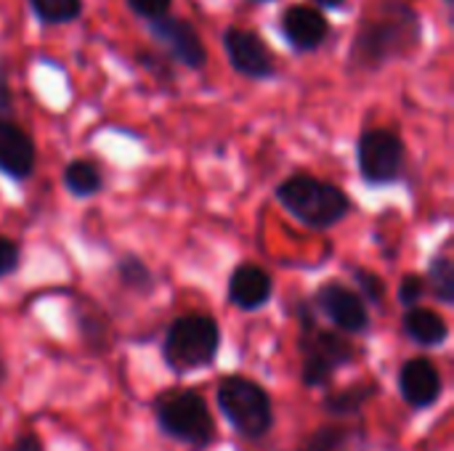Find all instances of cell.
Listing matches in <instances>:
<instances>
[{"mask_svg":"<svg viewBox=\"0 0 454 451\" xmlns=\"http://www.w3.org/2000/svg\"><path fill=\"white\" fill-rule=\"evenodd\" d=\"M420 40L418 13L407 3H386L380 16L362 21L351 64L364 69H378L391 58L407 56Z\"/></svg>","mask_w":454,"mask_h":451,"instance_id":"1","label":"cell"},{"mask_svg":"<svg viewBox=\"0 0 454 451\" xmlns=\"http://www.w3.org/2000/svg\"><path fill=\"white\" fill-rule=\"evenodd\" d=\"M152 412L157 428L176 444L194 451H205L215 444V417L197 388H165L154 396Z\"/></svg>","mask_w":454,"mask_h":451,"instance_id":"2","label":"cell"},{"mask_svg":"<svg viewBox=\"0 0 454 451\" xmlns=\"http://www.w3.org/2000/svg\"><path fill=\"white\" fill-rule=\"evenodd\" d=\"M215 407L229 428L250 444L263 441L274 428V404L269 391L245 375L221 377L215 385Z\"/></svg>","mask_w":454,"mask_h":451,"instance_id":"3","label":"cell"},{"mask_svg":"<svg viewBox=\"0 0 454 451\" xmlns=\"http://www.w3.org/2000/svg\"><path fill=\"white\" fill-rule=\"evenodd\" d=\"M221 351V327L207 314H186L170 322L162 340V362L178 377L207 369Z\"/></svg>","mask_w":454,"mask_h":451,"instance_id":"4","label":"cell"},{"mask_svg":"<svg viewBox=\"0 0 454 451\" xmlns=\"http://www.w3.org/2000/svg\"><path fill=\"white\" fill-rule=\"evenodd\" d=\"M277 199L295 221L311 229H330L340 223L351 210V202L343 194V189L314 175L287 178L285 183H279Z\"/></svg>","mask_w":454,"mask_h":451,"instance_id":"5","label":"cell"},{"mask_svg":"<svg viewBox=\"0 0 454 451\" xmlns=\"http://www.w3.org/2000/svg\"><path fill=\"white\" fill-rule=\"evenodd\" d=\"M301 383L306 388H327L338 369L356 359L346 335L325 330L306 311L301 316Z\"/></svg>","mask_w":454,"mask_h":451,"instance_id":"6","label":"cell"},{"mask_svg":"<svg viewBox=\"0 0 454 451\" xmlns=\"http://www.w3.org/2000/svg\"><path fill=\"white\" fill-rule=\"evenodd\" d=\"M359 170L367 183H394L404 170V144L388 128L364 130L359 138Z\"/></svg>","mask_w":454,"mask_h":451,"instance_id":"7","label":"cell"},{"mask_svg":"<svg viewBox=\"0 0 454 451\" xmlns=\"http://www.w3.org/2000/svg\"><path fill=\"white\" fill-rule=\"evenodd\" d=\"M314 303H317L319 314L346 335H362L370 330V311H367L364 298L340 282L322 284L317 290Z\"/></svg>","mask_w":454,"mask_h":451,"instance_id":"8","label":"cell"},{"mask_svg":"<svg viewBox=\"0 0 454 451\" xmlns=\"http://www.w3.org/2000/svg\"><path fill=\"white\" fill-rule=\"evenodd\" d=\"M223 48L226 56L231 61V66L253 80H269L277 74L274 66V56L266 48V43L253 32V29H242V27H229L223 32Z\"/></svg>","mask_w":454,"mask_h":451,"instance_id":"9","label":"cell"},{"mask_svg":"<svg viewBox=\"0 0 454 451\" xmlns=\"http://www.w3.org/2000/svg\"><path fill=\"white\" fill-rule=\"evenodd\" d=\"M399 393L410 409L415 412L431 409L434 404H439L444 393V377L431 359L426 356L407 359L399 369Z\"/></svg>","mask_w":454,"mask_h":451,"instance_id":"10","label":"cell"},{"mask_svg":"<svg viewBox=\"0 0 454 451\" xmlns=\"http://www.w3.org/2000/svg\"><path fill=\"white\" fill-rule=\"evenodd\" d=\"M152 35L170 51L173 58H178L184 66L189 69H202L207 61V51L202 45V37L197 35V29L186 21V19H176V16H160L149 21Z\"/></svg>","mask_w":454,"mask_h":451,"instance_id":"11","label":"cell"},{"mask_svg":"<svg viewBox=\"0 0 454 451\" xmlns=\"http://www.w3.org/2000/svg\"><path fill=\"white\" fill-rule=\"evenodd\" d=\"M32 170H35L32 138L8 117H0V173H5L13 181H24L32 175Z\"/></svg>","mask_w":454,"mask_h":451,"instance_id":"12","label":"cell"},{"mask_svg":"<svg viewBox=\"0 0 454 451\" xmlns=\"http://www.w3.org/2000/svg\"><path fill=\"white\" fill-rule=\"evenodd\" d=\"M282 32L298 53H306V51H317L325 43V37L330 35V24L317 8L293 5L282 16Z\"/></svg>","mask_w":454,"mask_h":451,"instance_id":"13","label":"cell"},{"mask_svg":"<svg viewBox=\"0 0 454 451\" xmlns=\"http://www.w3.org/2000/svg\"><path fill=\"white\" fill-rule=\"evenodd\" d=\"M274 292V282L271 276L253 263L237 266L231 279H229V300L239 308V311H258L271 300Z\"/></svg>","mask_w":454,"mask_h":451,"instance_id":"14","label":"cell"},{"mask_svg":"<svg viewBox=\"0 0 454 451\" xmlns=\"http://www.w3.org/2000/svg\"><path fill=\"white\" fill-rule=\"evenodd\" d=\"M402 330L420 348H442L450 340L447 319L442 314L431 311V308H423V306H412V308L404 311Z\"/></svg>","mask_w":454,"mask_h":451,"instance_id":"15","label":"cell"},{"mask_svg":"<svg viewBox=\"0 0 454 451\" xmlns=\"http://www.w3.org/2000/svg\"><path fill=\"white\" fill-rule=\"evenodd\" d=\"M378 393V383H354L348 388L333 391L325 396L322 407L330 417H356Z\"/></svg>","mask_w":454,"mask_h":451,"instance_id":"16","label":"cell"},{"mask_svg":"<svg viewBox=\"0 0 454 451\" xmlns=\"http://www.w3.org/2000/svg\"><path fill=\"white\" fill-rule=\"evenodd\" d=\"M351 428L348 425H340V423H325L319 425L314 433H309L298 451H348L351 447Z\"/></svg>","mask_w":454,"mask_h":451,"instance_id":"17","label":"cell"},{"mask_svg":"<svg viewBox=\"0 0 454 451\" xmlns=\"http://www.w3.org/2000/svg\"><path fill=\"white\" fill-rule=\"evenodd\" d=\"M101 183H104V178H101L98 165H93L88 159H74L64 170V186L74 197H93L101 191Z\"/></svg>","mask_w":454,"mask_h":451,"instance_id":"18","label":"cell"},{"mask_svg":"<svg viewBox=\"0 0 454 451\" xmlns=\"http://www.w3.org/2000/svg\"><path fill=\"white\" fill-rule=\"evenodd\" d=\"M426 290L434 292V298L444 306L454 303V263L447 255H439L428 266V282Z\"/></svg>","mask_w":454,"mask_h":451,"instance_id":"19","label":"cell"},{"mask_svg":"<svg viewBox=\"0 0 454 451\" xmlns=\"http://www.w3.org/2000/svg\"><path fill=\"white\" fill-rule=\"evenodd\" d=\"M32 11L45 24H67L74 21L82 11V0H29Z\"/></svg>","mask_w":454,"mask_h":451,"instance_id":"20","label":"cell"},{"mask_svg":"<svg viewBox=\"0 0 454 451\" xmlns=\"http://www.w3.org/2000/svg\"><path fill=\"white\" fill-rule=\"evenodd\" d=\"M117 276L120 282L133 290V292H152L154 290V276L152 271L146 268V263L136 255H125L120 263H117Z\"/></svg>","mask_w":454,"mask_h":451,"instance_id":"21","label":"cell"},{"mask_svg":"<svg viewBox=\"0 0 454 451\" xmlns=\"http://www.w3.org/2000/svg\"><path fill=\"white\" fill-rule=\"evenodd\" d=\"M351 274H354V282H356L359 290H362L359 295H362L364 300H370L372 306H380L383 298H386V284L380 282V276L372 274V271H364V268H354Z\"/></svg>","mask_w":454,"mask_h":451,"instance_id":"22","label":"cell"},{"mask_svg":"<svg viewBox=\"0 0 454 451\" xmlns=\"http://www.w3.org/2000/svg\"><path fill=\"white\" fill-rule=\"evenodd\" d=\"M423 295H426V279H423V276L410 274V276L402 279V284H399V303H402L404 308L418 306V303L423 300Z\"/></svg>","mask_w":454,"mask_h":451,"instance_id":"23","label":"cell"},{"mask_svg":"<svg viewBox=\"0 0 454 451\" xmlns=\"http://www.w3.org/2000/svg\"><path fill=\"white\" fill-rule=\"evenodd\" d=\"M19 260H21V250L13 239L8 237H0V279L13 274L19 268Z\"/></svg>","mask_w":454,"mask_h":451,"instance_id":"24","label":"cell"},{"mask_svg":"<svg viewBox=\"0 0 454 451\" xmlns=\"http://www.w3.org/2000/svg\"><path fill=\"white\" fill-rule=\"evenodd\" d=\"M128 5L136 16H141L146 21L160 19L170 11V0H128Z\"/></svg>","mask_w":454,"mask_h":451,"instance_id":"25","label":"cell"},{"mask_svg":"<svg viewBox=\"0 0 454 451\" xmlns=\"http://www.w3.org/2000/svg\"><path fill=\"white\" fill-rule=\"evenodd\" d=\"M13 109V96H11V82H8V66L0 61V117H8Z\"/></svg>","mask_w":454,"mask_h":451,"instance_id":"26","label":"cell"},{"mask_svg":"<svg viewBox=\"0 0 454 451\" xmlns=\"http://www.w3.org/2000/svg\"><path fill=\"white\" fill-rule=\"evenodd\" d=\"M3 451H45L37 433H19Z\"/></svg>","mask_w":454,"mask_h":451,"instance_id":"27","label":"cell"},{"mask_svg":"<svg viewBox=\"0 0 454 451\" xmlns=\"http://www.w3.org/2000/svg\"><path fill=\"white\" fill-rule=\"evenodd\" d=\"M317 3H322V5H330V8H338L343 0H317Z\"/></svg>","mask_w":454,"mask_h":451,"instance_id":"28","label":"cell"},{"mask_svg":"<svg viewBox=\"0 0 454 451\" xmlns=\"http://www.w3.org/2000/svg\"><path fill=\"white\" fill-rule=\"evenodd\" d=\"M447 3H452V0H447Z\"/></svg>","mask_w":454,"mask_h":451,"instance_id":"29","label":"cell"}]
</instances>
